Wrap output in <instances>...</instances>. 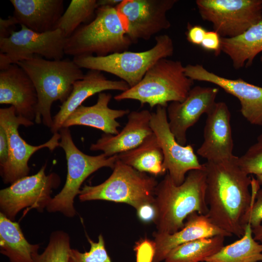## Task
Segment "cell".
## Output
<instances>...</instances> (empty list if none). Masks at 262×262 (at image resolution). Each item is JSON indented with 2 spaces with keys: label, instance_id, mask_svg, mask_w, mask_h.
Here are the masks:
<instances>
[{
  "label": "cell",
  "instance_id": "6da1fadb",
  "mask_svg": "<svg viewBox=\"0 0 262 262\" xmlns=\"http://www.w3.org/2000/svg\"><path fill=\"white\" fill-rule=\"evenodd\" d=\"M236 156L203 164L206 172V216L214 225L241 238L244 234L243 216L253 196L249 191L252 179L244 171Z\"/></svg>",
  "mask_w": 262,
  "mask_h": 262
},
{
  "label": "cell",
  "instance_id": "7a4b0ae2",
  "mask_svg": "<svg viewBox=\"0 0 262 262\" xmlns=\"http://www.w3.org/2000/svg\"><path fill=\"white\" fill-rule=\"evenodd\" d=\"M153 222L157 233L172 234L184 226V221L194 213L206 215V172L204 168L190 171L184 181L176 185L168 174L155 189Z\"/></svg>",
  "mask_w": 262,
  "mask_h": 262
},
{
  "label": "cell",
  "instance_id": "3957f363",
  "mask_svg": "<svg viewBox=\"0 0 262 262\" xmlns=\"http://www.w3.org/2000/svg\"><path fill=\"white\" fill-rule=\"evenodd\" d=\"M32 80L38 98L35 122L51 128V107L59 100L64 103L70 95L75 82L84 76L82 68L68 59L48 60L35 55L18 62Z\"/></svg>",
  "mask_w": 262,
  "mask_h": 262
},
{
  "label": "cell",
  "instance_id": "277c9868",
  "mask_svg": "<svg viewBox=\"0 0 262 262\" xmlns=\"http://www.w3.org/2000/svg\"><path fill=\"white\" fill-rule=\"evenodd\" d=\"M132 43L115 7L104 6L97 9L91 22L66 38L64 52L73 57L104 56L127 51Z\"/></svg>",
  "mask_w": 262,
  "mask_h": 262
},
{
  "label": "cell",
  "instance_id": "5b68a950",
  "mask_svg": "<svg viewBox=\"0 0 262 262\" xmlns=\"http://www.w3.org/2000/svg\"><path fill=\"white\" fill-rule=\"evenodd\" d=\"M194 81L185 73L178 60L163 58L156 62L133 87L115 96L117 101L133 99L151 108L167 106L169 102L182 101L192 88Z\"/></svg>",
  "mask_w": 262,
  "mask_h": 262
},
{
  "label": "cell",
  "instance_id": "8992f818",
  "mask_svg": "<svg viewBox=\"0 0 262 262\" xmlns=\"http://www.w3.org/2000/svg\"><path fill=\"white\" fill-rule=\"evenodd\" d=\"M158 183L156 179L125 164L118 159L110 176L97 185L85 184L79 194L81 202L103 200L124 203L137 211L146 204H153Z\"/></svg>",
  "mask_w": 262,
  "mask_h": 262
},
{
  "label": "cell",
  "instance_id": "52a82bcc",
  "mask_svg": "<svg viewBox=\"0 0 262 262\" xmlns=\"http://www.w3.org/2000/svg\"><path fill=\"white\" fill-rule=\"evenodd\" d=\"M155 42L152 48L143 51H125L104 56H81L73 57V61L81 68L113 74L126 82L131 88L140 82L158 60L173 54L174 44L168 35L157 36Z\"/></svg>",
  "mask_w": 262,
  "mask_h": 262
},
{
  "label": "cell",
  "instance_id": "ba28073f",
  "mask_svg": "<svg viewBox=\"0 0 262 262\" xmlns=\"http://www.w3.org/2000/svg\"><path fill=\"white\" fill-rule=\"evenodd\" d=\"M59 133V147L63 149L67 161L66 179L61 191L52 198L46 210L49 213L60 212L71 218L76 214L74 198L79 195L83 181L102 167L113 169L118 157L117 155L108 157L103 153L97 156L87 155L75 145L68 128H62Z\"/></svg>",
  "mask_w": 262,
  "mask_h": 262
},
{
  "label": "cell",
  "instance_id": "9c48e42d",
  "mask_svg": "<svg viewBox=\"0 0 262 262\" xmlns=\"http://www.w3.org/2000/svg\"><path fill=\"white\" fill-rule=\"evenodd\" d=\"M33 125V121L18 115L12 106L0 109V126L6 132L9 144L8 161L0 168V176L5 184H12L28 176L30 171L28 162L35 152L43 148L53 151L59 147L61 136L58 132L41 145L33 146L27 143L20 136L18 129L20 125L29 127Z\"/></svg>",
  "mask_w": 262,
  "mask_h": 262
},
{
  "label": "cell",
  "instance_id": "30bf717a",
  "mask_svg": "<svg viewBox=\"0 0 262 262\" xmlns=\"http://www.w3.org/2000/svg\"><path fill=\"white\" fill-rule=\"evenodd\" d=\"M46 164L36 174L23 177L0 191V210L15 221L17 213L25 208L42 212L52 198L51 194L61 183L58 174H46Z\"/></svg>",
  "mask_w": 262,
  "mask_h": 262
},
{
  "label": "cell",
  "instance_id": "8fae6325",
  "mask_svg": "<svg viewBox=\"0 0 262 262\" xmlns=\"http://www.w3.org/2000/svg\"><path fill=\"white\" fill-rule=\"evenodd\" d=\"M201 18L221 37L237 36L262 18V0H196Z\"/></svg>",
  "mask_w": 262,
  "mask_h": 262
},
{
  "label": "cell",
  "instance_id": "7c38bea8",
  "mask_svg": "<svg viewBox=\"0 0 262 262\" xmlns=\"http://www.w3.org/2000/svg\"><path fill=\"white\" fill-rule=\"evenodd\" d=\"M7 38H0V69L38 55L48 60H61L64 56L66 38L59 29L43 33L24 25Z\"/></svg>",
  "mask_w": 262,
  "mask_h": 262
},
{
  "label": "cell",
  "instance_id": "4fadbf2b",
  "mask_svg": "<svg viewBox=\"0 0 262 262\" xmlns=\"http://www.w3.org/2000/svg\"><path fill=\"white\" fill-rule=\"evenodd\" d=\"M177 0H122L115 6L132 43L147 40L171 27L167 16Z\"/></svg>",
  "mask_w": 262,
  "mask_h": 262
},
{
  "label": "cell",
  "instance_id": "5bb4252c",
  "mask_svg": "<svg viewBox=\"0 0 262 262\" xmlns=\"http://www.w3.org/2000/svg\"><path fill=\"white\" fill-rule=\"evenodd\" d=\"M167 107L158 105L151 113L150 125L156 135L164 155L163 169L167 171L176 185L184 181L190 171L202 169L201 164L190 145L182 146L176 140L168 125Z\"/></svg>",
  "mask_w": 262,
  "mask_h": 262
},
{
  "label": "cell",
  "instance_id": "9a60e30c",
  "mask_svg": "<svg viewBox=\"0 0 262 262\" xmlns=\"http://www.w3.org/2000/svg\"><path fill=\"white\" fill-rule=\"evenodd\" d=\"M186 75L193 81L213 83L236 97L240 112L250 124L262 125V87L249 83L241 78L228 79L207 70L199 64L185 66Z\"/></svg>",
  "mask_w": 262,
  "mask_h": 262
},
{
  "label": "cell",
  "instance_id": "2e32d148",
  "mask_svg": "<svg viewBox=\"0 0 262 262\" xmlns=\"http://www.w3.org/2000/svg\"><path fill=\"white\" fill-rule=\"evenodd\" d=\"M218 88L196 86L181 102H170L167 107L168 125L177 141L182 146L187 142L186 132L204 114L216 103Z\"/></svg>",
  "mask_w": 262,
  "mask_h": 262
},
{
  "label": "cell",
  "instance_id": "e0dca14e",
  "mask_svg": "<svg viewBox=\"0 0 262 262\" xmlns=\"http://www.w3.org/2000/svg\"><path fill=\"white\" fill-rule=\"evenodd\" d=\"M204 140L196 151L207 161H218L231 158L233 141L230 126L231 114L225 102L215 103L206 114Z\"/></svg>",
  "mask_w": 262,
  "mask_h": 262
},
{
  "label": "cell",
  "instance_id": "ac0fdd59",
  "mask_svg": "<svg viewBox=\"0 0 262 262\" xmlns=\"http://www.w3.org/2000/svg\"><path fill=\"white\" fill-rule=\"evenodd\" d=\"M37 94L32 80L16 64L0 71V104H10L18 115L35 119Z\"/></svg>",
  "mask_w": 262,
  "mask_h": 262
},
{
  "label": "cell",
  "instance_id": "d6986e66",
  "mask_svg": "<svg viewBox=\"0 0 262 262\" xmlns=\"http://www.w3.org/2000/svg\"><path fill=\"white\" fill-rule=\"evenodd\" d=\"M151 113L148 110L133 111L128 115V121L115 135L104 133L90 147L91 151H101L110 157L133 149L153 133L150 122Z\"/></svg>",
  "mask_w": 262,
  "mask_h": 262
},
{
  "label": "cell",
  "instance_id": "ffe728a7",
  "mask_svg": "<svg viewBox=\"0 0 262 262\" xmlns=\"http://www.w3.org/2000/svg\"><path fill=\"white\" fill-rule=\"evenodd\" d=\"M130 88L123 81L108 79L99 71L90 70L81 80L74 82L72 91L67 99L60 106V110L53 117L50 131L58 132L70 114L88 98L106 90L123 92Z\"/></svg>",
  "mask_w": 262,
  "mask_h": 262
},
{
  "label": "cell",
  "instance_id": "44dd1931",
  "mask_svg": "<svg viewBox=\"0 0 262 262\" xmlns=\"http://www.w3.org/2000/svg\"><path fill=\"white\" fill-rule=\"evenodd\" d=\"M184 227L172 234L153 233L155 252L153 262L164 261L169 253L182 244L217 235H232L214 225L206 215L194 213L187 218Z\"/></svg>",
  "mask_w": 262,
  "mask_h": 262
},
{
  "label": "cell",
  "instance_id": "7402d4cb",
  "mask_svg": "<svg viewBox=\"0 0 262 262\" xmlns=\"http://www.w3.org/2000/svg\"><path fill=\"white\" fill-rule=\"evenodd\" d=\"M112 97L110 93H99L94 105L78 107L67 117L62 128L82 125L98 129L106 134H117L120 124L116 119L128 115L130 112L129 110L110 108L109 104Z\"/></svg>",
  "mask_w": 262,
  "mask_h": 262
},
{
  "label": "cell",
  "instance_id": "603a6c76",
  "mask_svg": "<svg viewBox=\"0 0 262 262\" xmlns=\"http://www.w3.org/2000/svg\"><path fill=\"white\" fill-rule=\"evenodd\" d=\"M20 25L39 33L55 30L63 14V0H10Z\"/></svg>",
  "mask_w": 262,
  "mask_h": 262
},
{
  "label": "cell",
  "instance_id": "cb8c5ba5",
  "mask_svg": "<svg viewBox=\"0 0 262 262\" xmlns=\"http://www.w3.org/2000/svg\"><path fill=\"white\" fill-rule=\"evenodd\" d=\"M221 51L229 57L236 69L251 66L262 52V18L237 36L221 37Z\"/></svg>",
  "mask_w": 262,
  "mask_h": 262
},
{
  "label": "cell",
  "instance_id": "d4e9b609",
  "mask_svg": "<svg viewBox=\"0 0 262 262\" xmlns=\"http://www.w3.org/2000/svg\"><path fill=\"white\" fill-rule=\"evenodd\" d=\"M39 247V244L28 242L18 223L0 213V252L10 262H33Z\"/></svg>",
  "mask_w": 262,
  "mask_h": 262
},
{
  "label": "cell",
  "instance_id": "484cf974",
  "mask_svg": "<svg viewBox=\"0 0 262 262\" xmlns=\"http://www.w3.org/2000/svg\"><path fill=\"white\" fill-rule=\"evenodd\" d=\"M118 159L139 171L154 176L163 175L164 155L153 132L138 147L117 154Z\"/></svg>",
  "mask_w": 262,
  "mask_h": 262
},
{
  "label": "cell",
  "instance_id": "4316f807",
  "mask_svg": "<svg viewBox=\"0 0 262 262\" xmlns=\"http://www.w3.org/2000/svg\"><path fill=\"white\" fill-rule=\"evenodd\" d=\"M204 262H262V243L256 241L249 224L244 235L234 243L224 246L217 253L207 258Z\"/></svg>",
  "mask_w": 262,
  "mask_h": 262
},
{
  "label": "cell",
  "instance_id": "83f0119b",
  "mask_svg": "<svg viewBox=\"0 0 262 262\" xmlns=\"http://www.w3.org/2000/svg\"><path fill=\"white\" fill-rule=\"evenodd\" d=\"M225 237L217 235L182 244L173 249L164 262H203L224 246Z\"/></svg>",
  "mask_w": 262,
  "mask_h": 262
},
{
  "label": "cell",
  "instance_id": "f1b7e54d",
  "mask_svg": "<svg viewBox=\"0 0 262 262\" xmlns=\"http://www.w3.org/2000/svg\"><path fill=\"white\" fill-rule=\"evenodd\" d=\"M98 7L96 0H72L55 30H60L66 38L69 37L80 26L95 18Z\"/></svg>",
  "mask_w": 262,
  "mask_h": 262
},
{
  "label": "cell",
  "instance_id": "f546056e",
  "mask_svg": "<svg viewBox=\"0 0 262 262\" xmlns=\"http://www.w3.org/2000/svg\"><path fill=\"white\" fill-rule=\"evenodd\" d=\"M71 249L68 233L63 230L53 231L43 252L34 255L33 262H68Z\"/></svg>",
  "mask_w": 262,
  "mask_h": 262
},
{
  "label": "cell",
  "instance_id": "4dcf8cb0",
  "mask_svg": "<svg viewBox=\"0 0 262 262\" xmlns=\"http://www.w3.org/2000/svg\"><path fill=\"white\" fill-rule=\"evenodd\" d=\"M87 240L90 245L89 251L81 252L71 248L68 262H112L101 234L98 236L97 242H94L88 237Z\"/></svg>",
  "mask_w": 262,
  "mask_h": 262
},
{
  "label": "cell",
  "instance_id": "1f68e13d",
  "mask_svg": "<svg viewBox=\"0 0 262 262\" xmlns=\"http://www.w3.org/2000/svg\"><path fill=\"white\" fill-rule=\"evenodd\" d=\"M238 163L248 175L256 176L262 174V133L257 137V142L238 158Z\"/></svg>",
  "mask_w": 262,
  "mask_h": 262
},
{
  "label": "cell",
  "instance_id": "d6a6232c",
  "mask_svg": "<svg viewBox=\"0 0 262 262\" xmlns=\"http://www.w3.org/2000/svg\"><path fill=\"white\" fill-rule=\"evenodd\" d=\"M252 182L254 186L252 193L253 200L242 220L245 229L247 224H249L253 229L261 225L262 222V189L258 187L260 185L257 180L253 179Z\"/></svg>",
  "mask_w": 262,
  "mask_h": 262
},
{
  "label": "cell",
  "instance_id": "836d02e7",
  "mask_svg": "<svg viewBox=\"0 0 262 262\" xmlns=\"http://www.w3.org/2000/svg\"><path fill=\"white\" fill-rule=\"evenodd\" d=\"M136 253V262H153L155 246L153 241L147 238L136 243L134 247Z\"/></svg>",
  "mask_w": 262,
  "mask_h": 262
},
{
  "label": "cell",
  "instance_id": "e575fe53",
  "mask_svg": "<svg viewBox=\"0 0 262 262\" xmlns=\"http://www.w3.org/2000/svg\"><path fill=\"white\" fill-rule=\"evenodd\" d=\"M200 46L205 50L213 51L217 56L221 51V37L213 30L207 31Z\"/></svg>",
  "mask_w": 262,
  "mask_h": 262
},
{
  "label": "cell",
  "instance_id": "d590c367",
  "mask_svg": "<svg viewBox=\"0 0 262 262\" xmlns=\"http://www.w3.org/2000/svg\"><path fill=\"white\" fill-rule=\"evenodd\" d=\"M207 32L206 29L201 25H189L186 32L187 39L194 45L200 46Z\"/></svg>",
  "mask_w": 262,
  "mask_h": 262
},
{
  "label": "cell",
  "instance_id": "8d00e7d4",
  "mask_svg": "<svg viewBox=\"0 0 262 262\" xmlns=\"http://www.w3.org/2000/svg\"><path fill=\"white\" fill-rule=\"evenodd\" d=\"M18 23L15 17L9 16L6 19L0 18V38H7L15 32L16 25Z\"/></svg>",
  "mask_w": 262,
  "mask_h": 262
},
{
  "label": "cell",
  "instance_id": "74e56055",
  "mask_svg": "<svg viewBox=\"0 0 262 262\" xmlns=\"http://www.w3.org/2000/svg\"><path fill=\"white\" fill-rule=\"evenodd\" d=\"M9 157V144L4 129L0 126V168L4 166Z\"/></svg>",
  "mask_w": 262,
  "mask_h": 262
},
{
  "label": "cell",
  "instance_id": "f35d334b",
  "mask_svg": "<svg viewBox=\"0 0 262 262\" xmlns=\"http://www.w3.org/2000/svg\"><path fill=\"white\" fill-rule=\"evenodd\" d=\"M136 212L139 218L143 222H148L154 220L155 210L153 204L143 205Z\"/></svg>",
  "mask_w": 262,
  "mask_h": 262
},
{
  "label": "cell",
  "instance_id": "ab89813d",
  "mask_svg": "<svg viewBox=\"0 0 262 262\" xmlns=\"http://www.w3.org/2000/svg\"><path fill=\"white\" fill-rule=\"evenodd\" d=\"M122 0H98L97 5L98 7L104 6L115 7Z\"/></svg>",
  "mask_w": 262,
  "mask_h": 262
},
{
  "label": "cell",
  "instance_id": "60d3db41",
  "mask_svg": "<svg viewBox=\"0 0 262 262\" xmlns=\"http://www.w3.org/2000/svg\"><path fill=\"white\" fill-rule=\"evenodd\" d=\"M252 233L254 239L262 243V225L252 229Z\"/></svg>",
  "mask_w": 262,
  "mask_h": 262
},
{
  "label": "cell",
  "instance_id": "b9f144b4",
  "mask_svg": "<svg viewBox=\"0 0 262 262\" xmlns=\"http://www.w3.org/2000/svg\"><path fill=\"white\" fill-rule=\"evenodd\" d=\"M256 180L259 185H262V174L256 176Z\"/></svg>",
  "mask_w": 262,
  "mask_h": 262
},
{
  "label": "cell",
  "instance_id": "7bdbcfd3",
  "mask_svg": "<svg viewBox=\"0 0 262 262\" xmlns=\"http://www.w3.org/2000/svg\"><path fill=\"white\" fill-rule=\"evenodd\" d=\"M261 62H262V56L261 57Z\"/></svg>",
  "mask_w": 262,
  "mask_h": 262
},
{
  "label": "cell",
  "instance_id": "ee69618b",
  "mask_svg": "<svg viewBox=\"0 0 262 262\" xmlns=\"http://www.w3.org/2000/svg\"></svg>",
  "mask_w": 262,
  "mask_h": 262
}]
</instances>
